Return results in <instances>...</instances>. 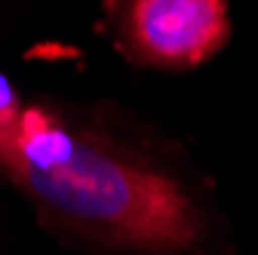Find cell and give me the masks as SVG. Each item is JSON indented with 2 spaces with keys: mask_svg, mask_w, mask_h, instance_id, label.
<instances>
[{
  "mask_svg": "<svg viewBox=\"0 0 258 255\" xmlns=\"http://www.w3.org/2000/svg\"><path fill=\"white\" fill-rule=\"evenodd\" d=\"M0 175L52 225L126 255H200L212 240L203 200L178 175L37 105L0 99Z\"/></svg>",
  "mask_w": 258,
  "mask_h": 255,
  "instance_id": "obj_1",
  "label": "cell"
},
{
  "mask_svg": "<svg viewBox=\"0 0 258 255\" xmlns=\"http://www.w3.org/2000/svg\"><path fill=\"white\" fill-rule=\"evenodd\" d=\"M117 43L151 68H194L228 40V0H108Z\"/></svg>",
  "mask_w": 258,
  "mask_h": 255,
  "instance_id": "obj_2",
  "label": "cell"
}]
</instances>
